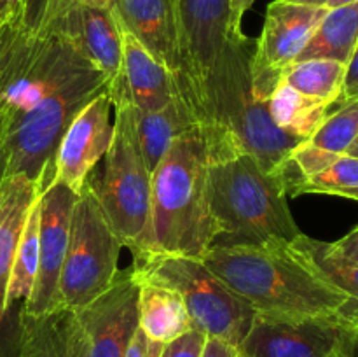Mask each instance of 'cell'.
Masks as SVG:
<instances>
[{
	"label": "cell",
	"instance_id": "cell-21",
	"mask_svg": "<svg viewBox=\"0 0 358 357\" xmlns=\"http://www.w3.org/2000/svg\"><path fill=\"white\" fill-rule=\"evenodd\" d=\"M140 284V329L152 342H175L194 329L184 301L175 290L149 282Z\"/></svg>",
	"mask_w": 358,
	"mask_h": 357
},
{
	"label": "cell",
	"instance_id": "cell-36",
	"mask_svg": "<svg viewBox=\"0 0 358 357\" xmlns=\"http://www.w3.org/2000/svg\"><path fill=\"white\" fill-rule=\"evenodd\" d=\"M255 4V0H233V21L238 28H241V20L245 13Z\"/></svg>",
	"mask_w": 358,
	"mask_h": 357
},
{
	"label": "cell",
	"instance_id": "cell-9",
	"mask_svg": "<svg viewBox=\"0 0 358 357\" xmlns=\"http://www.w3.org/2000/svg\"><path fill=\"white\" fill-rule=\"evenodd\" d=\"M182 55L180 97L198 112L203 86L231 34L240 31L233 21V0H173ZM198 118V115H196Z\"/></svg>",
	"mask_w": 358,
	"mask_h": 357
},
{
	"label": "cell",
	"instance_id": "cell-25",
	"mask_svg": "<svg viewBox=\"0 0 358 357\" xmlns=\"http://www.w3.org/2000/svg\"><path fill=\"white\" fill-rule=\"evenodd\" d=\"M282 184L290 198L301 195H329L358 202V158L339 154L317 174L289 178Z\"/></svg>",
	"mask_w": 358,
	"mask_h": 357
},
{
	"label": "cell",
	"instance_id": "cell-3",
	"mask_svg": "<svg viewBox=\"0 0 358 357\" xmlns=\"http://www.w3.org/2000/svg\"><path fill=\"white\" fill-rule=\"evenodd\" d=\"M255 41L243 30L224 44L203 86L198 122L208 161L234 154H252L269 174H276L290 150L301 144L273 121L268 102L259 98L252 83Z\"/></svg>",
	"mask_w": 358,
	"mask_h": 357
},
{
	"label": "cell",
	"instance_id": "cell-31",
	"mask_svg": "<svg viewBox=\"0 0 358 357\" xmlns=\"http://www.w3.org/2000/svg\"><path fill=\"white\" fill-rule=\"evenodd\" d=\"M164 346L166 345H163V343L152 342V340L147 338L145 332L138 328L122 357H159Z\"/></svg>",
	"mask_w": 358,
	"mask_h": 357
},
{
	"label": "cell",
	"instance_id": "cell-27",
	"mask_svg": "<svg viewBox=\"0 0 358 357\" xmlns=\"http://www.w3.org/2000/svg\"><path fill=\"white\" fill-rule=\"evenodd\" d=\"M38 234H41V202L37 198L28 214L27 224H24L16 254H14L13 268H10L9 286H7V310L9 312L16 307V303L23 304L34 290L38 270Z\"/></svg>",
	"mask_w": 358,
	"mask_h": 357
},
{
	"label": "cell",
	"instance_id": "cell-42",
	"mask_svg": "<svg viewBox=\"0 0 358 357\" xmlns=\"http://www.w3.org/2000/svg\"><path fill=\"white\" fill-rule=\"evenodd\" d=\"M343 357H353V345H352V349H350L348 352H346L345 356H343Z\"/></svg>",
	"mask_w": 358,
	"mask_h": 357
},
{
	"label": "cell",
	"instance_id": "cell-8",
	"mask_svg": "<svg viewBox=\"0 0 358 357\" xmlns=\"http://www.w3.org/2000/svg\"><path fill=\"white\" fill-rule=\"evenodd\" d=\"M121 248V240L86 181L72 210L69 245L59 279V300L65 310L84 307L110 286L119 272Z\"/></svg>",
	"mask_w": 358,
	"mask_h": 357
},
{
	"label": "cell",
	"instance_id": "cell-26",
	"mask_svg": "<svg viewBox=\"0 0 358 357\" xmlns=\"http://www.w3.org/2000/svg\"><path fill=\"white\" fill-rule=\"evenodd\" d=\"M290 251L327 282L358 301V265L339 258L329 241L315 240L301 233L289 244Z\"/></svg>",
	"mask_w": 358,
	"mask_h": 357
},
{
	"label": "cell",
	"instance_id": "cell-13",
	"mask_svg": "<svg viewBox=\"0 0 358 357\" xmlns=\"http://www.w3.org/2000/svg\"><path fill=\"white\" fill-rule=\"evenodd\" d=\"M77 192L59 182H51L38 196L41 234H38V270L30 298L21 304L28 315H48L63 310L59 300V279L70 237L72 210Z\"/></svg>",
	"mask_w": 358,
	"mask_h": 357
},
{
	"label": "cell",
	"instance_id": "cell-12",
	"mask_svg": "<svg viewBox=\"0 0 358 357\" xmlns=\"http://www.w3.org/2000/svg\"><path fill=\"white\" fill-rule=\"evenodd\" d=\"M357 329L341 321H283L257 315L238 346L241 357H343Z\"/></svg>",
	"mask_w": 358,
	"mask_h": 357
},
{
	"label": "cell",
	"instance_id": "cell-40",
	"mask_svg": "<svg viewBox=\"0 0 358 357\" xmlns=\"http://www.w3.org/2000/svg\"><path fill=\"white\" fill-rule=\"evenodd\" d=\"M346 154H350V156H355V158H358V139L355 140V142H353V146L350 147L348 153H346Z\"/></svg>",
	"mask_w": 358,
	"mask_h": 357
},
{
	"label": "cell",
	"instance_id": "cell-14",
	"mask_svg": "<svg viewBox=\"0 0 358 357\" xmlns=\"http://www.w3.org/2000/svg\"><path fill=\"white\" fill-rule=\"evenodd\" d=\"M110 108L112 100L103 91L72 119L52 161V182L65 184L79 195L114 140Z\"/></svg>",
	"mask_w": 358,
	"mask_h": 357
},
{
	"label": "cell",
	"instance_id": "cell-11",
	"mask_svg": "<svg viewBox=\"0 0 358 357\" xmlns=\"http://www.w3.org/2000/svg\"><path fill=\"white\" fill-rule=\"evenodd\" d=\"M325 13V7L289 0L269 4L252 56V83L259 98L268 102L282 72L296 62Z\"/></svg>",
	"mask_w": 358,
	"mask_h": 357
},
{
	"label": "cell",
	"instance_id": "cell-10",
	"mask_svg": "<svg viewBox=\"0 0 358 357\" xmlns=\"http://www.w3.org/2000/svg\"><path fill=\"white\" fill-rule=\"evenodd\" d=\"M80 357H122L140 328V284L133 266L119 270L110 286L72 310Z\"/></svg>",
	"mask_w": 358,
	"mask_h": 357
},
{
	"label": "cell",
	"instance_id": "cell-28",
	"mask_svg": "<svg viewBox=\"0 0 358 357\" xmlns=\"http://www.w3.org/2000/svg\"><path fill=\"white\" fill-rule=\"evenodd\" d=\"M358 139V98L339 105L336 111L329 112L317 132L308 139V142L331 150L336 154H346L353 142Z\"/></svg>",
	"mask_w": 358,
	"mask_h": 357
},
{
	"label": "cell",
	"instance_id": "cell-32",
	"mask_svg": "<svg viewBox=\"0 0 358 357\" xmlns=\"http://www.w3.org/2000/svg\"><path fill=\"white\" fill-rule=\"evenodd\" d=\"M358 98V44L355 52H353L352 59L346 65V76H345V84H343V93L339 97L336 107L343 104H348V102L357 100Z\"/></svg>",
	"mask_w": 358,
	"mask_h": 357
},
{
	"label": "cell",
	"instance_id": "cell-38",
	"mask_svg": "<svg viewBox=\"0 0 358 357\" xmlns=\"http://www.w3.org/2000/svg\"><path fill=\"white\" fill-rule=\"evenodd\" d=\"M84 7H94V9H114L115 0H77Z\"/></svg>",
	"mask_w": 358,
	"mask_h": 357
},
{
	"label": "cell",
	"instance_id": "cell-29",
	"mask_svg": "<svg viewBox=\"0 0 358 357\" xmlns=\"http://www.w3.org/2000/svg\"><path fill=\"white\" fill-rule=\"evenodd\" d=\"M205 342L206 336L198 329H192L187 335L168 343L159 357H201Z\"/></svg>",
	"mask_w": 358,
	"mask_h": 357
},
{
	"label": "cell",
	"instance_id": "cell-33",
	"mask_svg": "<svg viewBox=\"0 0 358 357\" xmlns=\"http://www.w3.org/2000/svg\"><path fill=\"white\" fill-rule=\"evenodd\" d=\"M331 247L339 258L358 265V226L353 227L348 234L339 238L338 241H332Z\"/></svg>",
	"mask_w": 358,
	"mask_h": 357
},
{
	"label": "cell",
	"instance_id": "cell-18",
	"mask_svg": "<svg viewBox=\"0 0 358 357\" xmlns=\"http://www.w3.org/2000/svg\"><path fill=\"white\" fill-rule=\"evenodd\" d=\"M121 28L126 86L133 105L138 111L152 112L180 97L173 74L157 62L135 35L129 34L122 24Z\"/></svg>",
	"mask_w": 358,
	"mask_h": 357
},
{
	"label": "cell",
	"instance_id": "cell-30",
	"mask_svg": "<svg viewBox=\"0 0 358 357\" xmlns=\"http://www.w3.org/2000/svg\"><path fill=\"white\" fill-rule=\"evenodd\" d=\"M79 6L77 0H21V10L27 16H44L48 13H62Z\"/></svg>",
	"mask_w": 358,
	"mask_h": 357
},
{
	"label": "cell",
	"instance_id": "cell-15",
	"mask_svg": "<svg viewBox=\"0 0 358 357\" xmlns=\"http://www.w3.org/2000/svg\"><path fill=\"white\" fill-rule=\"evenodd\" d=\"M114 10L122 27L180 83L182 55L173 0H115Z\"/></svg>",
	"mask_w": 358,
	"mask_h": 357
},
{
	"label": "cell",
	"instance_id": "cell-24",
	"mask_svg": "<svg viewBox=\"0 0 358 357\" xmlns=\"http://www.w3.org/2000/svg\"><path fill=\"white\" fill-rule=\"evenodd\" d=\"M346 65L334 59H306L294 62L280 76V80L289 84L304 97L334 107L343 93Z\"/></svg>",
	"mask_w": 358,
	"mask_h": 357
},
{
	"label": "cell",
	"instance_id": "cell-23",
	"mask_svg": "<svg viewBox=\"0 0 358 357\" xmlns=\"http://www.w3.org/2000/svg\"><path fill=\"white\" fill-rule=\"evenodd\" d=\"M268 108L275 125L301 142L310 139L331 112L329 105L304 97L283 80L269 94Z\"/></svg>",
	"mask_w": 358,
	"mask_h": 357
},
{
	"label": "cell",
	"instance_id": "cell-2",
	"mask_svg": "<svg viewBox=\"0 0 358 357\" xmlns=\"http://www.w3.org/2000/svg\"><path fill=\"white\" fill-rule=\"evenodd\" d=\"M203 262L261 317L327 318L358 329V301L304 265L289 244H213Z\"/></svg>",
	"mask_w": 358,
	"mask_h": 357
},
{
	"label": "cell",
	"instance_id": "cell-22",
	"mask_svg": "<svg viewBox=\"0 0 358 357\" xmlns=\"http://www.w3.org/2000/svg\"><path fill=\"white\" fill-rule=\"evenodd\" d=\"M358 44V2L327 9L296 62L334 59L348 65Z\"/></svg>",
	"mask_w": 358,
	"mask_h": 357
},
{
	"label": "cell",
	"instance_id": "cell-17",
	"mask_svg": "<svg viewBox=\"0 0 358 357\" xmlns=\"http://www.w3.org/2000/svg\"><path fill=\"white\" fill-rule=\"evenodd\" d=\"M38 195L37 181L24 174L6 175L0 182V324L9 314L7 286L14 254Z\"/></svg>",
	"mask_w": 358,
	"mask_h": 357
},
{
	"label": "cell",
	"instance_id": "cell-34",
	"mask_svg": "<svg viewBox=\"0 0 358 357\" xmlns=\"http://www.w3.org/2000/svg\"><path fill=\"white\" fill-rule=\"evenodd\" d=\"M201 357H241L238 346L219 338H206Z\"/></svg>",
	"mask_w": 358,
	"mask_h": 357
},
{
	"label": "cell",
	"instance_id": "cell-6",
	"mask_svg": "<svg viewBox=\"0 0 358 357\" xmlns=\"http://www.w3.org/2000/svg\"><path fill=\"white\" fill-rule=\"evenodd\" d=\"M131 266L138 282L175 290L184 301L194 329L206 338L240 346L257 317L254 308L229 289L203 259L149 252L133 255Z\"/></svg>",
	"mask_w": 358,
	"mask_h": 357
},
{
	"label": "cell",
	"instance_id": "cell-35",
	"mask_svg": "<svg viewBox=\"0 0 358 357\" xmlns=\"http://www.w3.org/2000/svg\"><path fill=\"white\" fill-rule=\"evenodd\" d=\"M7 147H6V121H3V115L0 114V182L6 177L7 174Z\"/></svg>",
	"mask_w": 358,
	"mask_h": 357
},
{
	"label": "cell",
	"instance_id": "cell-39",
	"mask_svg": "<svg viewBox=\"0 0 358 357\" xmlns=\"http://www.w3.org/2000/svg\"><path fill=\"white\" fill-rule=\"evenodd\" d=\"M358 0H327L325 2V9H336V7H341V6H350V4H355Z\"/></svg>",
	"mask_w": 358,
	"mask_h": 357
},
{
	"label": "cell",
	"instance_id": "cell-41",
	"mask_svg": "<svg viewBox=\"0 0 358 357\" xmlns=\"http://www.w3.org/2000/svg\"><path fill=\"white\" fill-rule=\"evenodd\" d=\"M353 357H358V329L353 335Z\"/></svg>",
	"mask_w": 358,
	"mask_h": 357
},
{
	"label": "cell",
	"instance_id": "cell-16",
	"mask_svg": "<svg viewBox=\"0 0 358 357\" xmlns=\"http://www.w3.org/2000/svg\"><path fill=\"white\" fill-rule=\"evenodd\" d=\"M79 31L84 51L107 80V93L112 100V107L119 104H133L124 77L122 28L115 10L80 6Z\"/></svg>",
	"mask_w": 358,
	"mask_h": 357
},
{
	"label": "cell",
	"instance_id": "cell-7",
	"mask_svg": "<svg viewBox=\"0 0 358 357\" xmlns=\"http://www.w3.org/2000/svg\"><path fill=\"white\" fill-rule=\"evenodd\" d=\"M114 140L103 156V168H94L87 182L108 224L128 247L138 254L145 241L150 216V170L140 153L135 130V105H114Z\"/></svg>",
	"mask_w": 358,
	"mask_h": 357
},
{
	"label": "cell",
	"instance_id": "cell-19",
	"mask_svg": "<svg viewBox=\"0 0 358 357\" xmlns=\"http://www.w3.org/2000/svg\"><path fill=\"white\" fill-rule=\"evenodd\" d=\"M13 357H80L72 310L35 317L20 308Z\"/></svg>",
	"mask_w": 358,
	"mask_h": 357
},
{
	"label": "cell",
	"instance_id": "cell-4",
	"mask_svg": "<svg viewBox=\"0 0 358 357\" xmlns=\"http://www.w3.org/2000/svg\"><path fill=\"white\" fill-rule=\"evenodd\" d=\"M208 156L199 126L178 136L150 177V216L142 252L203 259L217 230L208 202Z\"/></svg>",
	"mask_w": 358,
	"mask_h": 357
},
{
	"label": "cell",
	"instance_id": "cell-20",
	"mask_svg": "<svg viewBox=\"0 0 358 357\" xmlns=\"http://www.w3.org/2000/svg\"><path fill=\"white\" fill-rule=\"evenodd\" d=\"M196 126H199L198 118L182 97L152 112H143L135 107L136 140L150 174L168 153L171 144Z\"/></svg>",
	"mask_w": 358,
	"mask_h": 357
},
{
	"label": "cell",
	"instance_id": "cell-37",
	"mask_svg": "<svg viewBox=\"0 0 358 357\" xmlns=\"http://www.w3.org/2000/svg\"><path fill=\"white\" fill-rule=\"evenodd\" d=\"M21 7V0H0V24L6 23Z\"/></svg>",
	"mask_w": 358,
	"mask_h": 357
},
{
	"label": "cell",
	"instance_id": "cell-1",
	"mask_svg": "<svg viewBox=\"0 0 358 357\" xmlns=\"http://www.w3.org/2000/svg\"><path fill=\"white\" fill-rule=\"evenodd\" d=\"M79 9L0 24V114L6 121L7 174H24L44 191L72 119L107 91L103 74L84 51Z\"/></svg>",
	"mask_w": 358,
	"mask_h": 357
},
{
	"label": "cell",
	"instance_id": "cell-5",
	"mask_svg": "<svg viewBox=\"0 0 358 357\" xmlns=\"http://www.w3.org/2000/svg\"><path fill=\"white\" fill-rule=\"evenodd\" d=\"M206 186L219 230L215 244H290L303 233L280 177L266 172L252 154L208 161Z\"/></svg>",
	"mask_w": 358,
	"mask_h": 357
}]
</instances>
